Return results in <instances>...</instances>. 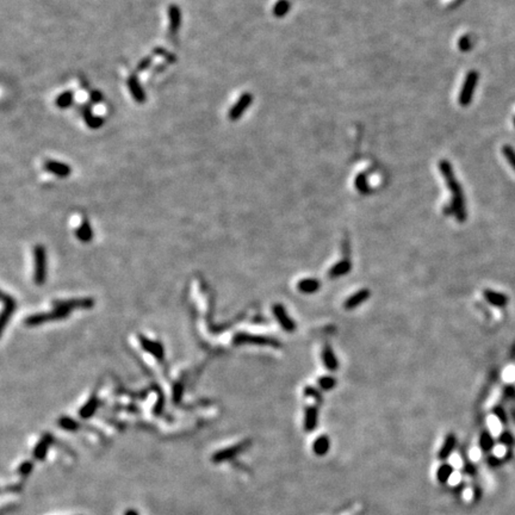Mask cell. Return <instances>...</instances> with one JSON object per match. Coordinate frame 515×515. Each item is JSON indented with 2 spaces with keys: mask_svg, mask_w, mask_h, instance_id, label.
Listing matches in <instances>:
<instances>
[{
  "mask_svg": "<svg viewBox=\"0 0 515 515\" xmlns=\"http://www.w3.org/2000/svg\"><path fill=\"white\" fill-rule=\"evenodd\" d=\"M439 169L441 172L442 178H444L446 185L450 190L451 203L450 205H446L444 208L445 215H454L458 222H465L466 220V206H465V197L463 194V189L461 184L457 181L454 177V172L452 166L448 161L441 160L439 162Z\"/></svg>",
  "mask_w": 515,
  "mask_h": 515,
  "instance_id": "6da1fadb",
  "label": "cell"
},
{
  "mask_svg": "<svg viewBox=\"0 0 515 515\" xmlns=\"http://www.w3.org/2000/svg\"><path fill=\"white\" fill-rule=\"evenodd\" d=\"M478 76L480 75L476 71H470L466 74V78H465L461 93H459V104L462 106H467L472 100L473 92H475L478 82Z\"/></svg>",
  "mask_w": 515,
  "mask_h": 515,
  "instance_id": "7a4b0ae2",
  "label": "cell"
},
{
  "mask_svg": "<svg viewBox=\"0 0 515 515\" xmlns=\"http://www.w3.org/2000/svg\"><path fill=\"white\" fill-rule=\"evenodd\" d=\"M236 343H249V345L257 346H269L273 348H279L282 347V343L274 338L263 337V335H252V334H239L235 338Z\"/></svg>",
  "mask_w": 515,
  "mask_h": 515,
  "instance_id": "3957f363",
  "label": "cell"
},
{
  "mask_svg": "<svg viewBox=\"0 0 515 515\" xmlns=\"http://www.w3.org/2000/svg\"><path fill=\"white\" fill-rule=\"evenodd\" d=\"M272 311H273L275 320H277L278 323H279V326L282 327L285 332L293 333L296 330L297 328L296 322H294L293 319L289 316L288 310L285 309L284 305L280 304V303H277V304H274L273 308H272Z\"/></svg>",
  "mask_w": 515,
  "mask_h": 515,
  "instance_id": "277c9868",
  "label": "cell"
},
{
  "mask_svg": "<svg viewBox=\"0 0 515 515\" xmlns=\"http://www.w3.org/2000/svg\"><path fill=\"white\" fill-rule=\"evenodd\" d=\"M253 103V95L249 92H245L240 98L238 99L233 107L229 110V114H228V118L230 121H238L240 120L244 115V112L246 111L248 107L252 105Z\"/></svg>",
  "mask_w": 515,
  "mask_h": 515,
  "instance_id": "5b68a950",
  "label": "cell"
},
{
  "mask_svg": "<svg viewBox=\"0 0 515 515\" xmlns=\"http://www.w3.org/2000/svg\"><path fill=\"white\" fill-rule=\"evenodd\" d=\"M371 297V291L368 289H362V290L357 291L353 294L348 297L345 302H343V308L346 310H353L357 309L358 307L365 303L368 298Z\"/></svg>",
  "mask_w": 515,
  "mask_h": 515,
  "instance_id": "8992f818",
  "label": "cell"
},
{
  "mask_svg": "<svg viewBox=\"0 0 515 515\" xmlns=\"http://www.w3.org/2000/svg\"><path fill=\"white\" fill-rule=\"evenodd\" d=\"M321 359L322 364L328 371H337L339 368V360L337 354H335L334 349L332 348V346L329 343H326L322 347L321 351Z\"/></svg>",
  "mask_w": 515,
  "mask_h": 515,
  "instance_id": "52a82bcc",
  "label": "cell"
},
{
  "mask_svg": "<svg viewBox=\"0 0 515 515\" xmlns=\"http://www.w3.org/2000/svg\"><path fill=\"white\" fill-rule=\"evenodd\" d=\"M248 445H249V441H244V442H241V444L233 446V447L225 448V450L220 451V452L214 454L213 461L215 463H222V462L228 461V459L234 458L236 454L241 453L242 451H244Z\"/></svg>",
  "mask_w": 515,
  "mask_h": 515,
  "instance_id": "ba28073f",
  "label": "cell"
},
{
  "mask_svg": "<svg viewBox=\"0 0 515 515\" xmlns=\"http://www.w3.org/2000/svg\"><path fill=\"white\" fill-rule=\"evenodd\" d=\"M45 170L59 178L68 177L72 172V169L68 165L56 160H47L45 162Z\"/></svg>",
  "mask_w": 515,
  "mask_h": 515,
  "instance_id": "9c48e42d",
  "label": "cell"
},
{
  "mask_svg": "<svg viewBox=\"0 0 515 515\" xmlns=\"http://www.w3.org/2000/svg\"><path fill=\"white\" fill-rule=\"evenodd\" d=\"M352 271V263L349 259H343V260L338 261L337 264H334L328 271V277L329 279H338V278L343 277V275L348 274Z\"/></svg>",
  "mask_w": 515,
  "mask_h": 515,
  "instance_id": "30bf717a",
  "label": "cell"
},
{
  "mask_svg": "<svg viewBox=\"0 0 515 515\" xmlns=\"http://www.w3.org/2000/svg\"><path fill=\"white\" fill-rule=\"evenodd\" d=\"M128 89L129 91H130L133 98L137 101V103H140V104L145 103L146 99H147V97H146V92H145V90L142 89L141 84H140L139 79H137V76L135 75V74H131V75L129 76Z\"/></svg>",
  "mask_w": 515,
  "mask_h": 515,
  "instance_id": "8fae6325",
  "label": "cell"
},
{
  "mask_svg": "<svg viewBox=\"0 0 515 515\" xmlns=\"http://www.w3.org/2000/svg\"><path fill=\"white\" fill-rule=\"evenodd\" d=\"M319 423V407L308 406L304 410V429L307 432H313Z\"/></svg>",
  "mask_w": 515,
  "mask_h": 515,
  "instance_id": "7c38bea8",
  "label": "cell"
},
{
  "mask_svg": "<svg viewBox=\"0 0 515 515\" xmlns=\"http://www.w3.org/2000/svg\"><path fill=\"white\" fill-rule=\"evenodd\" d=\"M321 289V283L315 278H304L297 283V290L303 294H316Z\"/></svg>",
  "mask_w": 515,
  "mask_h": 515,
  "instance_id": "4fadbf2b",
  "label": "cell"
},
{
  "mask_svg": "<svg viewBox=\"0 0 515 515\" xmlns=\"http://www.w3.org/2000/svg\"><path fill=\"white\" fill-rule=\"evenodd\" d=\"M483 297H484V299L489 303V304L494 305V307H497V308L506 307L507 303H508V297H507L506 294H501V293H496V291H494V290H489V289H487V290L483 291Z\"/></svg>",
  "mask_w": 515,
  "mask_h": 515,
  "instance_id": "5bb4252c",
  "label": "cell"
},
{
  "mask_svg": "<svg viewBox=\"0 0 515 515\" xmlns=\"http://www.w3.org/2000/svg\"><path fill=\"white\" fill-rule=\"evenodd\" d=\"M169 19H170V32L177 34L179 27L181 25V12L179 6L175 4H171L169 6Z\"/></svg>",
  "mask_w": 515,
  "mask_h": 515,
  "instance_id": "9a60e30c",
  "label": "cell"
},
{
  "mask_svg": "<svg viewBox=\"0 0 515 515\" xmlns=\"http://www.w3.org/2000/svg\"><path fill=\"white\" fill-rule=\"evenodd\" d=\"M456 445H457L456 435H454L453 433H450V434L446 435L444 444H442L441 448H440V451H439V453H438V457H439V459H441V461H445V459H447L448 457L451 456V453L453 452L454 448H456Z\"/></svg>",
  "mask_w": 515,
  "mask_h": 515,
  "instance_id": "2e32d148",
  "label": "cell"
},
{
  "mask_svg": "<svg viewBox=\"0 0 515 515\" xmlns=\"http://www.w3.org/2000/svg\"><path fill=\"white\" fill-rule=\"evenodd\" d=\"M82 117H84L85 123H86V125L89 126L90 129H99L103 126L104 120L101 117H99V116H96L93 114L92 109H91L90 106L85 107L84 111H82Z\"/></svg>",
  "mask_w": 515,
  "mask_h": 515,
  "instance_id": "e0dca14e",
  "label": "cell"
},
{
  "mask_svg": "<svg viewBox=\"0 0 515 515\" xmlns=\"http://www.w3.org/2000/svg\"><path fill=\"white\" fill-rule=\"evenodd\" d=\"M330 447V441L329 438L327 435H320L318 439L314 441L313 444V451L316 456H324V454L328 453Z\"/></svg>",
  "mask_w": 515,
  "mask_h": 515,
  "instance_id": "ac0fdd59",
  "label": "cell"
},
{
  "mask_svg": "<svg viewBox=\"0 0 515 515\" xmlns=\"http://www.w3.org/2000/svg\"><path fill=\"white\" fill-rule=\"evenodd\" d=\"M45 252L42 247L36 248V279L38 283H42L45 279Z\"/></svg>",
  "mask_w": 515,
  "mask_h": 515,
  "instance_id": "d6986e66",
  "label": "cell"
},
{
  "mask_svg": "<svg viewBox=\"0 0 515 515\" xmlns=\"http://www.w3.org/2000/svg\"><path fill=\"white\" fill-rule=\"evenodd\" d=\"M51 441H53L51 435H46V437L38 442L34 451V457L37 461H43V459L46 458L47 452H48V448L49 446H50Z\"/></svg>",
  "mask_w": 515,
  "mask_h": 515,
  "instance_id": "ffe728a7",
  "label": "cell"
},
{
  "mask_svg": "<svg viewBox=\"0 0 515 515\" xmlns=\"http://www.w3.org/2000/svg\"><path fill=\"white\" fill-rule=\"evenodd\" d=\"M73 99H74L73 91H65V92H62L61 95L56 98L55 104H56V106L60 107V109H67V107H70L72 105V103H73Z\"/></svg>",
  "mask_w": 515,
  "mask_h": 515,
  "instance_id": "44dd1931",
  "label": "cell"
},
{
  "mask_svg": "<svg viewBox=\"0 0 515 515\" xmlns=\"http://www.w3.org/2000/svg\"><path fill=\"white\" fill-rule=\"evenodd\" d=\"M318 385L322 391H330L337 387V378L329 374H324L318 379Z\"/></svg>",
  "mask_w": 515,
  "mask_h": 515,
  "instance_id": "7402d4cb",
  "label": "cell"
},
{
  "mask_svg": "<svg viewBox=\"0 0 515 515\" xmlns=\"http://www.w3.org/2000/svg\"><path fill=\"white\" fill-rule=\"evenodd\" d=\"M355 189H357L358 192L362 195H370L371 192H372L371 186L368 185V183L366 174L360 173V174L355 178Z\"/></svg>",
  "mask_w": 515,
  "mask_h": 515,
  "instance_id": "603a6c76",
  "label": "cell"
},
{
  "mask_svg": "<svg viewBox=\"0 0 515 515\" xmlns=\"http://www.w3.org/2000/svg\"><path fill=\"white\" fill-rule=\"evenodd\" d=\"M480 447L483 452H489L494 447V438L488 431H483L480 435Z\"/></svg>",
  "mask_w": 515,
  "mask_h": 515,
  "instance_id": "cb8c5ba5",
  "label": "cell"
},
{
  "mask_svg": "<svg viewBox=\"0 0 515 515\" xmlns=\"http://www.w3.org/2000/svg\"><path fill=\"white\" fill-rule=\"evenodd\" d=\"M453 473V467L450 464H442L437 471V480L440 483H445L450 480V477Z\"/></svg>",
  "mask_w": 515,
  "mask_h": 515,
  "instance_id": "d4e9b609",
  "label": "cell"
},
{
  "mask_svg": "<svg viewBox=\"0 0 515 515\" xmlns=\"http://www.w3.org/2000/svg\"><path fill=\"white\" fill-rule=\"evenodd\" d=\"M289 10H290V2H289V0H279L278 2H275L272 12H273V16H275V17L282 18L289 12Z\"/></svg>",
  "mask_w": 515,
  "mask_h": 515,
  "instance_id": "484cf974",
  "label": "cell"
},
{
  "mask_svg": "<svg viewBox=\"0 0 515 515\" xmlns=\"http://www.w3.org/2000/svg\"><path fill=\"white\" fill-rule=\"evenodd\" d=\"M76 235H78V238L82 241H89L90 239L92 238V231H91V227H90L89 222L87 221L82 222V224L79 227L78 231H76Z\"/></svg>",
  "mask_w": 515,
  "mask_h": 515,
  "instance_id": "4316f807",
  "label": "cell"
},
{
  "mask_svg": "<svg viewBox=\"0 0 515 515\" xmlns=\"http://www.w3.org/2000/svg\"><path fill=\"white\" fill-rule=\"evenodd\" d=\"M303 393H304V396H307V397H311L314 398L318 403H321L322 400V395H321V391H319L316 388L311 387V385H308V387L304 388V390H303Z\"/></svg>",
  "mask_w": 515,
  "mask_h": 515,
  "instance_id": "83f0119b",
  "label": "cell"
},
{
  "mask_svg": "<svg viewBox=\"0 0 515 515\" xmlns=\"http://www.w3.org/2000/svg\"><path fill=\"white\" fill-rule=\"evenodd\" d=\"M502 153H503V155H505V158L508 160L509 165L512 166V169L515 171V150L511 147V146H503Z\"/></svg>",
  "mask_w": 515,
  "mask_h": 515,
  "instance_id": "f1b7e54d",
  "label": "cell"
},
{
  "mask_svg": "<svg viewBox=\"0 0 515 515\" xmlns=\"http://www.w3.org/2000/svg\"><path fill=\"white\" fill-rule=\"evenodd\" d=\"M153 53L155 55H160V56L164 57V59L166 60V62H169V63H174L175 61H177V59H175V55L169 53V51L165 50V49L161 48V47H156V48L154 49Z\"/></svg>",
  "mask_w": 515,
  "mask_h": 515,
  "instance_id": "f546056e",
  "label": "cell"
},
{
  "mask_svg": "<svg viewBox=\"0 0 515 515\" xmlns=\"http://www.w3.org/2000/svg\"><path fill=\"white\" fill-rule=\"evenodd\" d=\"M458 46L462 51H469L472 48V40L470 38V36H463L459 40Z\"/></svg>",
  "mask_w": 515,
  "mask_h": 515,
  "instance_id": "4dcf8cb0",
  "label": "cell"
},
{
  "mask_svg": "<svg viewBox=\"0 0 515 515\" xmlns=\"http://www.w3.org/2000/svg\"><path fill=\"white\" fill-rule=\"evenodd\" d=\"M151 63H153V59H151L150 56L143 57L141 61H140L139 65H137V72L147 71L148 68H149L150 66H151Z\"/></svg>",
  "mask_w": 515,
  "mask_h": 515,
  "instance_id": "1f68e13d",
  "label": "cell"
},
{
  "mask_svg": "<svg viewBox=\"0 0 515 515\" xmlns=\"http://www.w3.org/2000/svg\"><path fill=\"white\" fill-rule=\"evenodd\" d=\"M500 442H502L503 445L511 446L514 444V437L509 432H505L500 435Z\"/></svg>",
  "mask_w": 515,
  "mask_h": 515,
  "instance_id": "d6a6232c",
  "label": "cell"
},
{
  "mask_svg": "<svg viewBox=\"0 0 515 515\" xmlns=\"http://www.w3.org/2000/svg\"><path fill=\"white\" fill-rule=\"evenodd\" d=\"M494 414L496 415V417L501 421L502 423H507V414L506 410L501 407H495L494 408Z\"/></svg>",
  "mask_w": 515,
  "mask_h": 515,
  "instance_id": "836d02e7",
  "label": "cell"
},
{
  "mask_svg": "<svg viewBox=\"0 0 515 515\" xmlns=\"http://www.w3.org/2000/svg\"><path fill=\"white\" fill-rule=\"evenodd\" d=\"M31 470H32V463H30V462L23 463V464L21 465V467H19V472H21V475H23V476L29 475V473L31 472Z\"/></svg>",
  "mask_w": 515,
  "mask_h": 515,
  "instance_id": "e575fe53",
  "label": "cell"
},
{
  "mask_svg": "<svg viewBox=\"0 0 515 515\" xmlns=\"http://www.w3.org/2000/svg\"><path fill=\"white\" fill-rule=\"evenodd\" d=\"M61 426L63 427V428L68 429V431H73V428L78 427V423L73 422L71 418H65V420L61 421Z\"/></svg>",
  "mask_w": 515,
  "mask_h": 515,
  "instance_id": "d590c367",
  "label": "cell"
},
{
  "mask_svg": "<svg viewBox=\"0 0 515 515\" xmlns=\"http://www.w3.org/2000/svg\"><path fill=\"white\" fill-rule=\"evenodd\" d=\"M503 396L506 398H515V388L513 385H507L503 390Z\"/></svg>",
  "mask_w": 515,
  "mask_h": 515,
  "instance_id": "8d00e7d4",
  "label": "cell"
},
{
  "mask_svg": "<svg viewBox=\"0 0 515 515\" xmlns=\"http://www.w3.org/2000/svg\"><path fill=\"white\" fill-rule=\"evenodd\" d=\"M90 99L91 103L98 104L99 101H101V99H103V96H101V93L99 92V91H92L90 95Z\"/></svg>",
  "mask_w": 515,
  "mask_h": 515,
  "instance_id": "74e56055",
  "label": "cell"
},
{
  "mask_svg": "<svg viewBox=\"0 0 515 515\" xmlns=\"http://www.w3.org/2000/svg\"><path fill=\"white\" fill-rule=\"evenodd\" d=\"M488 463H489V465H491V466H496V465L501 464V463H502V461H500V459L495 458V457H490Z\"/></svg>",
  "mask_w": 515,
  "mask_h": 515,
  "instance_id": "f35d334b",
  "label": "cell"
},
{
  "mask_svg": "<svg viewBox=\"0 0 515 515\" xmlns=\"http://www.w3.org/2000/svg\"><path fill=\"white\" fill-rule=\"evenodd\" d=\"M124 515H139V513H137L136 511H134V509H129V511L125 512Z\"/></svg>",
  "mask_w": 515,
  "mask_h": 515,
  "instance_id": "ab89813d",
  "label": "cell"
},
{
  "mask_svg": "<svg viewBox=\"0 0 515 515\" xmlns=\"http://www.w3.org/2000/svg\"><path fill=\"white\" fill-rule=\"evenodd\" d=\"M512 415H513V417H514V421H515V409H513V410H512Z\"/></svg>",
  "mask_w": 515,
  "mask_h": 515,
  "instance_id": "60d3db41",
  "label": "cell"
},
{
  "mask_svg": "<svg viewBox=\"0 0 515 515\" xmlns=\"http://www.w3.org/2000/svg\"><path fill=\"white\" fill-rule=\"evenodd\" d=\"M514 125H515V118H514Z\"/></svg>",
  "mask_w": 515,
  "mask_h": 515,
  "instance_id": "b9f144b4",
  "label": "cell"
}]
</instances>
